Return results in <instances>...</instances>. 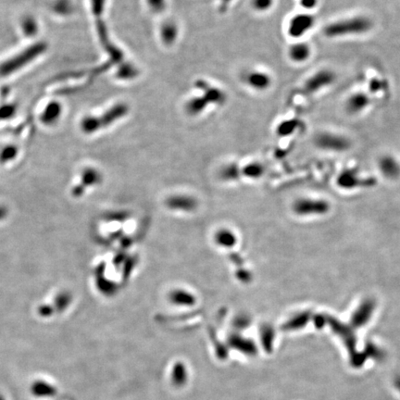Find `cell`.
<instances>
[{
	"mask_svg": "<svg viewBox=\"0 0 400 400\" xmlns=\"http://www.w3.org/2000/svg\"><path fill=\"white\" fill-rule=\"evenodd\" d=\"M372 26V20L369 17L357 15L332 21L324 28V34L328 38L362 36L369 33Z\"/></svg>",
	"mask_w": 400,
	"mask_h": 400,
	"instance_id": "6da1fadb",
	"label": "cell"
},
{
	"mask_svg": "<svg viewBox=\"0 0 400 400\" xmlns=\"http://www.w3.org/2000/svg\"><path fill=\"white\" fill-rule=\"evenodd\" d=\"M47 45L44 42H38L25 48L19 54L14 55L0 64V76L7 77L19 72L25 66L32 63L38 57L47 50Z\"/></svg>",
	"mask_w": 400,
	"mask_h": 400,
	"instance_id": "7a4b0ae2",
	"label": "cell"
},
{
	"mask_svg": "<svg viewBox=\"0 0 400 400\" xmlns=\"http://www.w3.org/2000/svg\"><path fill=\"white\" fill-rule=\"evenodd\" d=\"M335 79L336 76L332 70L322 69L307 78L303 86L304 91L309 95L319 93L330 87L335 83Z\"/></svg>",
	"mask_w": 400,
	"mask_h": 400,
	"instance_id": "3957f363",
	"label": "cell"
},
{
	"mask_svg": "<svg viewBox=\"0 0 400 400\" xmlns=\"http://www.w3.org/2000/svg\"><path fill=\"white\" fill-rule=\"evenodd\" d=\"M315 19L309 13H298L288 22L287 33L291 38H301L314 27Z\"/></svg>",
	"mask_w": 400,
	"mask_h": 400,
	"instance_id": "277c9868",
	"label": "cell"
},
{
	"mask_svg": "<svg viewBox=\"0 0 400 400\" xmlns=\"http://www.w3.org/2000/svg\"><path fill=\"white\" fill-rule=\"evenodd\" d=\"M243 82L251 90L257 92H264L271 86L272 78L268 73L264 71L253 69L247 71L243 75Z\"/></svg>",
	"mask_w": 400,
	"mask_h": 400,
	"instance_id": "5b68a950",
	"label": "cell"
},
{
	"mask_svg": "<svg viewBox=\"0 0 400 400\" xmlns=\"http://www.w3.org/2000/svg\"><path fill=\"white\" fill-rule=\"evenodd\" d=\"M315 141L320 148L328 150L342 151L347 149L349 146L348 140L344 136L331 132H324L319 133L315 138Z\"/></svg>",
	"mask_w": 400,
	"mask_h": 400,
	"instance_id": "8992f818",
	"label": "cell"
},
{
	"mask_svg": "<svg viewBox=\"0 0 400 400\" xmlns=\"http://www.w3.org/2000/svg\"><path fill=\"white\" fill-rule=\"evenodd\" d=\"M372 104L369 95L364 92L351 94L344 102V110L347 114L357 116L365 112Z\"/></svg>",
	"mask_w": 400,
	"mask_h": 400,
	"instance_id": "52a82bcc",
	"label": "cell"
},
{
	"mask_svg": "<svg viewBox=\"0 0 400 400\" xmlns=\"http://www.w3.org/2000/svg\"><path fill=\"white\" fill-rule=\"evenodd\" d=\"M311 56V47L307 43L298 42L289 47V58L295 63H304Z\"/></svg>",
	"mask_w": 400,
	"mask_h": 400,
	"instance_id": "ba28073f",
	"label": "cell"
},
{
	"mask_svg": "<svg viewBox=\"0 0 400 400\" xmlns=\"http://www.w3.org/2000/svg\"><path fill=\"white\" fill-rule=\"evenodd\" d=\"M62 114V107L60 103L52 101L44 108L40 116L41 121L46 125H53L60 119Z\"/></svg>",
	"mask_w": 400,
	"mask_h": 400,
	"instance_id": "9c48e42d",
	"label": "cell"
},
{
	"mask_svg": "<svg viewBox=\"0 0 400 400\" xmlns=\"http://www.w3.org/2000/svg\"><path fill=\"white\" fill-rule=\"evenodd\" d=\"M199 87L203 91L204 95L207 97V102L215 103L216 105H223L226 101V95L224 91L218 87H213L210 84H206L203 81H200Z\"/></svg>",
	"mask_w": 400,
	"mask_h": 400,
	"instance_id": "30bf717a",
	"label": "cell"
},
{
	"mask_svg": "<svg viewBox=\"0 0 400 400\" xmlns=\"http://www.w3.org/2000/svg\"><path fill=\"white\" fill-rule=\"evenodd\" d=\"M171 382L175 386H182L186 383L188 379L187 368L184 363L177 362L173 365L171 374Z\"/></svg>",
	"mask_w": 400,
	"mask_h": 400,
	"instance_id": "8fae6325",
	"label": "cell"
},
{
	"mask_svg": "<svg viewBox=\"0 0 400 400\" xmlns=\"http://www.w3.org/2000/svg\"><path fill=\"white\" fill-rule=\"evenodd\" d=\"M178 27L174 21H166L160 28V37L164 44L171 45L176 40Z\"/></svg>",
	"mask_w": 400,
	"mask_h": 400,
	"instance_id": "7c38bea8",
	"label": "cell"
},
{
	"mask_svg": "<svg viewBox=\"0 0 400 400\" xmlns=\"http://www.w3.org/2000/svg\"><path fill=\"white\" fill-rule=\"evenodd\" d=\"M32 392L37 397H53L56 395V388L45 381H36L32 386Z\"/></svg>",
	"mask_w": 400,
	"mask_h": 400,
	"instance_id": "4fadbf2b",
	"label": "cell"
},
{
	"mask_svg": "<svg viewBox=\"0 0 400 400\" xmlns=\"http://www.w3.org/2000/svg\"><path fill=\"white\" fill-rule=\"evenodd\" d=\"M207 101L202 97H196L190 99L186 105V111L191 115H197L204 111L207 107Z\"/></svg>",
	"mask_w": 400,
	"mask_h": 400,
	"instance_id": "5bb4252c",
	"label": "cell"
},
{
	"mask_svg": "<svg viewBox=\"0 0 400 400\" xmlns=\"http://www.w3.org/2000/svg\"><path fill=\"white\" fill-rule=\"evenodd\" d=\"M299 127V122L296 120H286V121H281L277 128V133L279 135H290L292 134L296 130H298Z\"/></svg>",
	"mask_w": 400,
	"mask_h": 400,
	"instance_id": "9a60e30c",
	"label": "cell"
},
{
	"mask_svg": "<svg viewBox=\"0 0 400 400\" xmlns=\"http://www.w3.org/2000/svg\"><path fill=\"white\" fill-rule=\"evenodd\" d=\"M52 7L56 13L63 16L71 14L74 10L71 0H55Z\"/></svg>",
	"mask_w": 400,
	"mask_h": 400,
	"instance_id": "2e32d148",
	"label": "cell"
},
{
	"mask_svg": "<svg viewBox=\"0 0 400 400\" xmlns=\"http://www.w3.org/2000/svg\"><path fill=\"white\" fill-rule=\"evenodd\" d=\"M21 29L25 36L33 37L38 32V23L33 17H26L21 21Z\"/></svg>",
	"mask_w": 400,
	"mask_h": 400,
	"instance_id": "e0dca14e",
	"label": "cell"
},
{
	"mask_svg": "<svg viewBox=\"0 0 400 400\" xmlns=\"http://www.w3.org/2000/svg\"><path fill=\"white\" fill-rule=\"evenodd\" d=\"M274 0H252V7L258 12H267L272 8Z\"/></svg>",
	"mask_w": 400,
	"mask_h": 400,
	"instance_id": "ac0fdd59",
	"label": "cell"
},
{
	"mask_svg": "<svg viewBox=\"0 0 400 400\" xmlns=\"http://www.w3.org/2000/svg\"><path fill=\"white\" fill-rule=\"evenodd\" d=\"M381 170L386 173H394L398 171V163L394 158L385 157L381 160Z\"/></svg>",
	"mask_w": 400,
	"mask_h": 400,
	"instance_id": "d6986e66",
	"label": "cell"
},
{
	"mask_svg": "<svg viewBox=\"0 0 400 400\" xmlns=\"http://www.w3.org/2000/svg\"><path fill=\"white\" fill-rule=\"evenodd\" d=\"M16 113L14 104H5L0 107V120H9Z\"/></svg>",
	"mask_w": 400,
	"mask_h": 400,
	"instance_id": "ffe728a7",
	"label": "cell"
},
{
	"mask_svg": "<svg viewBox=\"0 0 400 400\" xmlns=\"http://www.w3.org/2000/svg\"><path fill=\"white\" fill-rule=\"evenodd\" d=\"M149 10L154 13H161L166 10V0H147Z\"/></svg>",
	"mask_w": 400,
	"mask_h": 400,
	"instance_id": "44dd1931",
	"label": "cell"
},
{
	"mask_svg": "<svg viewBox=\"0 0 400 400\" xmlns=\"http://www.w3.org/2000/svg\"><path fill=\"white\" fill-rule=\"evenodd\" d=\"M300 5L304 10H313L318 5V0H300Z\"/></svg>",
	"mask_w": 400,
	"mask_h": 400,
	"instance_id": "7402d4cb",
	"label": "cell"
},
{
	"mask_svg": "<svg viewBox=\"0 0 400 400\" xmlns=\"http://www.w3.org/2000/svg\"><path fill=\"white\" fill-rule=\"evenodd\" d=\"M222 1V3H223V5H222V9H225V7L232 1V0H221Z\"/></svg>",
	"mask_w": 400,
	"mask_h": 400,
	"instance_id": "603a6c76",
	"label": "cell"
},
{
	"mask_svg": "<svg viewBox=\"0 0 400 400\" xmlns=\"http://www.w3.org/2000/svg\"><path fill=\"white\" fill-rule=\"evenodd\" d=\"M0 400H4V399H3L1 396H0Z\"/></svg>",
	"mask_w": 400,
	"mask_h": 400,
	"instance_id": "cb8c5ba5",
	"label": "cell"
}]
</instances>
